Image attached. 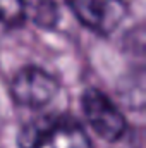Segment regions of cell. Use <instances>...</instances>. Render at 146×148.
<instances>
[{"label": "cell", "instance_id": "cell-1", "mask_svg": "<svg viewBox=\"0 0 146 148\" xmlns=\"http://www.w3.org/2000/svg\"><path fill=\"white\" fill-rule=\"evenodd\" d=\"M21 148H95L79 122L65 115L38 117L19 133Z\"/></svg>", "mask_w": 146, "mask_h": 148}, {"label": "cell", "instance_id": "cell-2", "mask_svg": "<svg viewBox=\"0 0 146 148\" xmlns=\"http://www.w3.org/2000/svg\"><path fill=\"white\" fill-rule=\"evenodd\" d=\"M9 91L16 103L29 109H41L57 97L59 81L38 66H26L14 74Z\"/></svg>", "mask_w": 146, "mask_h": 148}, {"label": "cell", "instance_id": "cell-3", "mask_svg": "<svg viewBox=\"0 0 146 148\" xmlns=\"http://www.w3.org/2000/svg\"><path fill=\"white\" fill-rule=\"evenodd\" d=\"M81 105L86 115V121L100 138L110 143H115L126 134L127 131L126 117L103 91L96 88L86 90Z\"/></svg>", "mask_w": 146, "mask_h": 148}, {"label": "cell", "instance_id": "cell-4", "mask_svg": "<svg viewBox=\"0 0 146 148\" xmlns=\"http://www.w3.org/2000/svg\"><path fill=\"white\" fill-rule=\"evenodd\" d=\"M74 16L93 33L108 36L127 16L126 0H69Z\"/></svg>", "mask_w": 146, "mask_h": 148}, {"label": "cell", "instance_id": "cell-5", "mask_svg": "<svg viewBox=\"0 0 146 148\" xmlns=\"http://www.w3.org/2000/svg\"><path fill=\"white\" fill-rule=\"evenodd\" d=\"M23 7L24 19L43 29L55 28L60 19L59 5L55 0H23Z\"/></svg>", "mask_w": 146, "mask_h": 148}, {"label": "cell", "instance_id": "cell-6", "mask_svg": "<svg viewBox=\"0 0 146 148\" xmlns=\"http://www.w3.org/2000/svg\"><path fill=\"white\" fill-rule=\"evenodd\" d=\"M23 0H0V40L24 23Z\"/></svg>", "mask_w": 146, "mask_h": 148}]
</instances>
